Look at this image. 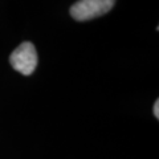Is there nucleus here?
<instances>
[{"mask_svg":"<svg viewBox=\"0 0 159 159\" xmlns=\"http://www.w3.org/2000/svg\"><path fill=\"white\" fill-rule=\"evenodd\" d=\"M116 0H78L70 7V16L76 21H88L110 12Z\"/></svg>","mask_w":159,"mask_h":159,"instance_id":"f257e3e1","label":"nucleus"},{"mask_svg":"<svg viewBox=\"0 0 159 159\" xmlns=\"http://www.w3.org/2000/svg\"><path fill=\"white\" fill-rule=\"evenodd\" d=\"M12 68L24 76H31L37 66L39 58L36 48L32 43L25 41L15 49L9 57Z\"/></svg>","mask_w":159,"mask_h":159,"instance_id":"f03ea898","label":"nucleus"},{"mask_svg":"<svg viewBox=\"0 0 159 159\" xmlns=\"http://www.w3.org/2000/svg\"><path fill=\"white\" fill-rule=\"evenodd\" d=\"M152 111H154V116H155V118H159V99H157L155 103H154Z\"/></svg>","mask_w":159,"mask_h":159,"instance_id":"7ed1b4c3","label":"nucleus"}]
</instances>
